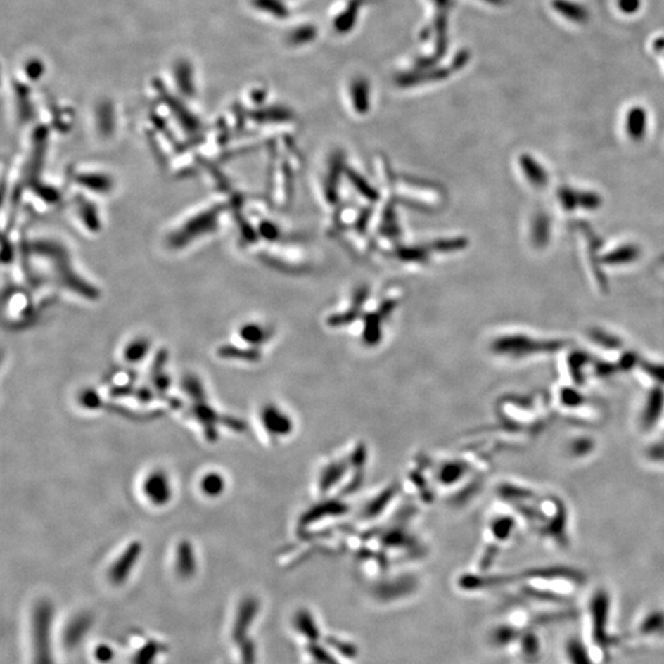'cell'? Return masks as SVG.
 Masks as SVG:
<instances>
[{"instance_id": "obj_1", "label": "cell", "mask_w": 664, "mask_h": 664, "mask_svg": "<svg viewBox=\"0 0 664 664\" xmlns=\"http://www.w3.org/2000/svg\"><path fill=\"white\" fill-rule=\"evenodd\" d=\"M54 606L52 601L41 599L36 603L31 620L32 664H54L52 630Z\"/></svg>"}, {"instance_id": "obj_2", "label": "cell", "mask_w": 664, "mask_h": 664, "mask_svg": "<svg viewBox=\"0 0 664 664\" xmlns=\"http://www.w3.org/2000/svg\"><path fill=\"white\" fill-rule=\"evenodd\" d=\"M565 346L560 340H537L528 336L501 337L494 343V350L504 356L522 357L532 356L537 353H550L561 350Z\"/></svg>"}, {"instance_id": "obj_3", "label": "cell", "mask_w": 664, "mask_h": 664, "mask_svg": "<svg viewBox=\"0 0 664 664\" xmlns=\"http://www.w3.org/2000/svg\"><path fill=\"white\" fill-rule=\"evenodd\" d=\"M142 494L154 507H166L174 497V485L164 469L151 470L143 479Z\"/></svg>"}, {"instance_id": "obj_4", "label": "cell", "mask_w": 664, "mask_h": 664, "mask_svg": "<svg viewBox=\"0 0 664 664\" xmlns=\"http://www.w3.org/2000/svg\"><path fill=\"white\" fill-rule=\"evenodd\" d=\"M142 554V542L139 540L129 542L108 568V581L111 582L113 586L124 585L132 575L134 567L137 566Z\"/></svg>"}, {"instance_id": "obj_5", "label": "cell", "mask_w": 664, "mask_h": 664, "mask_svg": "<svg viewBox=\"0 0 664 664\" xmlns=\"http://www.w3.org/2000/svg\"><path fill=\"white\" fill-rule=\"evenodd\" d=\"M190 414L197 423H200L205 432V440L215 442L218 438V425L222 423V419L218 412L208 404L205 399L192 401Z\"/></svg>"}, {"instance_id": "obj_6", "label": "cell", "mask_w": 664, "mask_h": 664, "mask_svg": "<svg viewBox=\"0 0 664 664\" xmlns=\"http://www.w3.org/2000/svg\"><path fill=\"white\" fill-rule=\"evenodd\" d=\"M257 611H259V603L255 598L250 596L241 601L238 609V614L235 618L234 626H233V639L238 645L241 646L249 642V640L246 639V634Z\"/></svg>"}, {"instance_id": "obj_7", "label": "cell", "mask_w": 664, "mask_h": 664, "mask_svg": "<svg viewBox=\"0 0 664 664\" xmlns=\"http://www.w3.org/2000/svg\"><path fill=\"white\" fill-rule=\"evenodd\" d=\"M609 609V598L604 591H599L592 599V618H593V634L594 640L601 646L606 645L608 641L606 634V619Z\"/></svg>"}, {"instance_id": "obj_8", "label": "cell", "mask_w": 664, "mask_h": 664, "mask_svg": "<svg viewBox=\"0 0 664 664\" xmlns=\"http://www.w3.org/2000/svg\"><path fill=\"white\" fill-rule=\"evenodd\" d=\"M175 570L176 573L184 580H189L195 576L197 571V557L195 547L190 540L184 539L176 545Z\"/></svg>"}, {"instance_id": "obj_9", "label": "cell", "mask_w": 664, "mask_h": 664, "mask_svg": "<svg viewBox=\"0 0 664 664\" xmlns=\"http://www.w3.org/2000/svg\"><path fill=\"white\" fill-rule=\"evenodd\" d=\"M261 422L267 433L274 437L287 435L290 428L288 417L274 405L264 406L261 410Z\"/></svg>"}, {"instance_id": "obj_10", "label": "cell", "mask_w": 664, "mask_h": 664, "mask_svg": "<svg viewBox=\"0 0 664 664\" xmlns=\"http://www.w3.org/2000/svg\"><path fill=\"white\" fill-rule=\"evenodd\" d=\"M625 128L627 136L632 141L640 142L644 139L647 131V113L644 108L635 106L629 110L626 115Z\"/></svg>"}, {"instance_id": "obj_11", "label": "cell", "mask_w": 664, "mask_h": 664, "mask_svg": "<svg viewBox=\"0 0 664 664\" xmlns=\"http://www.w3.org/2000/svg\"><path fill=\"white\" fill-rule=\"evenodd\" d=\"M664 407V391L660 388H656L651 391L650 395L647 397L645 407H644V414H642V425L646 428H651L656 425L657 420L662 415V411Z\"/></svg>"}, {"instance_id": "obj_12", "label": "cell", "mask_w": 664, "mask_h": 664, "mask_svg": "<svg viewBox=\"0 0 664 664\" xmlns=\"http://www.w3.org/2000/svg\"><path fill=\"white\" fill-rule=\"evenodd\" d=\"M226 479L219 471H208L200 480V494L210 499L219 498L226 491Z\"/></svg>"}, {"instance_id": "obj_13", "label": "cell", "mask_w": 664, "mask_h": 664, "mask_svg": "<svg viewBox=\"0 0 664 664\" xmlns=\"http://www.w3.org/2000/svg\"><path fill=\"white\" fill-rule=\"evenodd\" d=\"M91 625V618L87 614H80L75 616L72 621L69 622L65 631H64V645L67 647H74L78 645L83 636L87 634L89 627Z\"/></svg>"}, {"instance_id": "obj_14", "label": "cell", "mask_w": 664, "mask_h": 664, "mask_svg": "<svg viewBox=\"0 0 664 664\" xmlns=\"http://www.w3.org/2000/svg\"><path fill=\"white\" fill-rule=\"evenodd\" d=\"M519 162H521L523 172L527 177V180L532 186H535L537 189H542V187L547 185L549 176H547V170L534 158L530 157V155H523L519 159Z\"/></svg>"}, {"instance_id": "obj_15", "label": "cell", "mask_w": 664, "mask_h": 664, "mask_svg": "<svg viewBox=\"0 0 664 664\" xmlns=\"http://www.w3.org/2000/svg\"><path fill=\"white\" fill-rule=\"evenodd\" d=\"M174 78L177 88L186 96H192L196 91L195 74L190 62L180 60L174 69Z\"/></svg>"}, {"instance_id": "obj_16", "label": "cell", "mask_w": 664, "mask_h": 664, "mask_svg": "<svg viewBox=\"0 0 664 664\" xmlns=\"http://www.w3.org/2000/svg\"><path fill=\"white\" fill-rule=\"evenodd\" d=\"M640 249L636 245H622L601 257V262L611 266L634 262L640 257Z\"/></svg>"}, {"instance_id": "obj_17", "label": "cell", "mask_w": 664, "mask_h": 664, "mask_svg": "<svg viewBox=\"0 0 664 664\" xmlns=\"http://www.w3.org/2000/svg\"><path fill=\"white\" fill-rule=\"evenodd\" d=\"M551 234V222L547 213H537L532 220V244L539 249L545 248L550 241Z\"/></svg>"}, {"instance_id": "obj_18", "label": "cell", "mask_w": 664, "mask_h": 664, "mask_svg": "<svg viewBox=\"0 0 664 664\" xmlns=\"http://www.w3.org/2000/svg\"><path fill=\"white\" fill-rule=\"evenodd\" d=\"M552 8L556 10L558 14L577 24H585L589 18L585 6L568 0H552Z\"/></svg>"}, {"instance_id": "obj_19", "label": "cell", "mask_w": 664, "mask_h": 664, "mask_svg": "<svg viewBox=\"0 0 664 664\" xmlns=\"http://www.w3.org/2000/svg\"><path fill=\"white\" fill-rule=\"evenodd\" d=\"M151 350V343L144 340V338H137L134 341L129 342L124 351H123V358L127 363L136 364L142 362Z\"/></svg>"}, {"instance_id": "obj_20", "label": "cell", "mask_w": 664, "mask_h": 664, "mask_svg": "<svg viewBox=\"0 0 664 664\" xmlns=\"http://www.w3.org/2000/svg\"><path fill=\"white\" fill-rule=\"evenodd\" d=\"M181 386H182V390L185 391L186 395L190 397L191 401L202 400L207 397L205 385L198 376H192V374L186 376L182 379Z\"/></svg>"}, {"instance_id": "obj_21", "label": "cell", "mask_w": 664, "mask_h": 664, "mask_svg": "<svg viewBox=\"0 0 664 664\" xmlns=\"http://www.w3.org/2000/svg\"><path fill=\"white\" fill-rule=\"evenodd\" d=\"M160 652H162V646L159 645L158 642L151 641V642H148L147 645L142 647L139 652H137L133 662H134V664H153L155 660L154 658L159 656Z\"/></svg>"}, {"instance_id": "obj_22", "label": "cell", "mask_w": 664, "mask_h": 664, "mask_svg": "<svg viewBox=\"0 0 664 664\" xmlns=\"http://www.w3.org/2000/svg\"><path fill=\"white\" fill-rule=\"evenodd\" d=\"M567 656L571 664H592L586 649L578 641H570L567 645Z\"/></svg>"}, {"instance_id": "obj_23", "label": "cell", "mask_w": 664, "mask_h": 664, "mask_svg": "<svg viewBox=\"0 0 664 664\" xmlns=\"http://www.w3.org/2000/svg\"><path fill=\"white\" fill-rule=\"evenodd\" d=\"M79 404L89 411H96L103 407V399L94 389H85L79 395Z\"/></svg>"}, {"instance_id": "obj_24", "label": "cell", "mask_w": 664, "mask_h": 664, "mask_svg": "<svg viewBox=\"0 0 664 664\" xmlns=\"http://www.w3.org/2000/svg\"><path fill=\"white\" fill-rule=\"evenodd\" d=\"M557 198L566 210H575L578 208V191L573 190L571 187L563 186L558 189Z\"/></svg>"}, {"instance_id": "obj_25", "label": "cell", "mask_w": 664, "mask_h": 664, "mask_svg": "<svg viewBox=\"0 0 664 664\" xmlns=\"http://www.w3.org/2000/svg\"><path fill=\"white\" fill-rule=\"evenodd\" d=\"M601 205V196L593 191H578V208L598 210Z\"/></svg>"}, {"instance_id": "obj_26", "label": "cell", "mask_w": 664, "mask_h": 664, "mask_svg": "<svg viewBox=\"0 0 664 664\" xmlns=\"http://www.w3.org/2000/svg\"><path fill=\"white\" fill-rule=\"evenodd\" d=\"M641 630L644 634H660V631L664 630V614L662 613H653L651 614L641 626Z\"/></svg>"}, {"instance_id": "obj_27", "label": "cell", "mask_w": 664, "mask_h": 664, "mask_svg": "<svg viewBox=\"0 0 664 664\" xmlns=\"http://www.w3.org/2000/svg\"><path fill=\"white\" fill-rule=\"evenodd\" d=\"M588 361H589V358H588L586 353H583V352L572 353V356L570 357V359H568V364H570V371H571L572 376H575V378H576V376H581L582 378L583 366H586Z\"/></svg>"}, {"instance_id": "obj_28", "label": "cell", "mask_w": 664, "mask_h": 664, "mask_svg": "<svg viewBox=\"0 0 664 664\" xmlns=\"http://www.w3.org/2000/svg\"><path fill=\"white\" fill-rule=\"evenodd\" d=\"M591 336L596 343H599V345L606 347V348L614 350V348H618V347L620 346V341H619L618 337L611 336L609 333L601 331V330H594V331H592Z\"/></svg>"}, {"instance_id": "obj_29", "label": "cell", "mask_w": 664, "mask_h": 664, "mask_svg": "<svg viewBox=\"0 0 664 664\" xmlns=\"http://www.w3.org/2000/svg\"><path fill=\"white\" fill-rule=\"evenodd\" d=\"M25 73L27 75V78L31 79V80H39L44 73V63L41 60H37V59L30 60L25 67Z\"/></svg>"}, {"instance_id": "obj_30", "label": "cell", "mask_w": 664, "mask_h": 664, "mask_svg": "<svg viewBox=\"0 0 664 664\" xmlns=\"http://www.w3.org/2000/svg\"><path fill=\"white\" fill-rule=\"evenodd\" d=\"M644 369H645L646 373H649V376H652L656 381L664 383V366L645 363Z\"/></svg>"}, {"instance_id": "obj_31", "label": "cell", "mask_w": 664, "mask_h": 664, "mask_svg": "<svg viewBox=\"0 0 664 664\" xmlns=\"http://www.w3.org/2000/svg\"><path fill=\"white\" fill-rule=\"evenodd\" d=\"M618 5L624 14H635L640 9L641 0H619Z\"/></svg>"}, {"instance_id": "obj_32", "label": "cell", "mask_w": 664, "mask_h": 664, "mask_svg": "<svg viewBox=\"0 0 664 664\" xmlns=\"http://www.w3.org/2000/svg\"><path fill=\"white\" fill-rule=\"evenodd\" d=\"M95 656H96V660H98V662L106 663V662H110L111 658H113V650H111L108 646H100V647L96 649Z\"/></svg>"}, {"instance_id": "obj_33", "label": "cell", "mask_w": 664, "mask_h": 664, "mask_svg": "<svg viewBox=\"0 0 664 664\" xmlns=\"http://www.w3.org/2000/svg\"><path fill=\"white\" fill-rule=\"evenodd\" d=\"M636 364V356L634 353H625L621 358L620 366L625 369H630Z\"/></svg>"}, {"instance_id": "obj_34", "label": "cell", "mask_w": 664, "mask_h": 664, "mask_svg": "<svg viewBox=\"0 0 664 664\" xmlns=\"http://www.w3.org/2000/svg\"><path fill=\"white\" fill-rule=\"evenodd\" d=\"M653 49H655L657 53H660L662 56H664V37L656 39L655 42H653Z\"/></svg>"}]
</instances>
